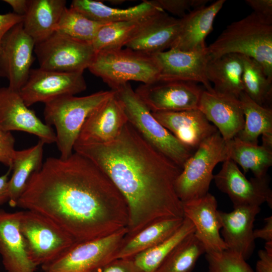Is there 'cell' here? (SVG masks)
<instances>
[{"instance_id": "6da1fadb", "label": "cell", "mask_w": 272, "mask_h": 272, "mask_svg": "<svg viewBox=\"0 0 272 272\" xmlns=\"http://www.w3.org/2000/svg\"><path fill=\"white\" fill-rule=\"evenodd\" d=\"M17 207L37 212L78 243L127 228V202L109 177L75 152L66 159L49 157L33 173Z\"/></svg>"}, {"instance_id": "7a4b0ae2", "label": "cell", "mask_w": 272, "mask_h": 272, "mask_svg": "<svg viewBox=\"0 0 272 272\" xmlns=\"http://www.w3.org/2000/svg\"><path fill=\"white\" fill-rule=\"evenodd\" d=\"M74 151L103 171L128 208V239L161 220L184 218L175 190L182 168L147 142L128 122L113 141L77 144Z\"/></svg>"}, {"instance_id": "3957f363", "label": "cell", "mask_w": 272, "mask_h": 272, "mask_svg": "<svg viewBox=\"0 0 272 272\" xmlns=\"http://www.w3.org/2000/svg\"><path fill=\"white\" fill-rule=\"evenodd\" d=\"M207 51L209 60L229 53L253 58L272 80V19L253 12L227 26Z\"/></svg>"}, {"instance_id": "277c9868", "label": "cell", "mask_w": 272, "mask_h": 272, "mask_svg": "<svg viewBox=\"0 0 272 272\" xmlns=\"http://www.w3.org/2000/svg\"><path fill=\"white\" fill-rule=\"evenodd\" d=\"M115 93L100 91L82 97L63 96L45 103V123L54 126L56 142L62 159L70 157L82 126L88 116Z\"/></svg>"}, {"instance_id": "5b68a950", "label": "cell", "mask_w": 272, "mask_h": 272, "mask_svg": "<svg viewBox=\"0 0 272 272\" xmlns=\"http://www.w3.org/2000/svg\"><path fill=\"white\" fill-rule=\"evenodd\" d=\"M121 101L128 122L154 148L182 168L193 154L154 116L128 83L114 90Z\"/></svg>"}, {"instance_id": "8992f818", "label": "cell", "mask_w": 272, "mask_h": 272, "mask_svg": "<svg viewBox=\"0 0 272 272\" xmlns=\"http://www.w3.org/2000/svg\"><path fill=\"white\" fill-rule=\"evenodd\" d=\"M88 69L113 90L130 81L153 83L159 76L152 55L126 48L97 52Z\"/></svg>"}, {"instance_id": "52a82bcc", "label": "cell", "mask_w": 272, "mask_h": 272, "mask_svg": "<svg viewBox=\"0 0 272 272\" xmlns=\"http://www.w3.org/2000/svg\"><path fill=\"white\" fill-rule=\"evenodd\" d=\"M228 158L225 141L220 132L205 139L187 159L175 182L177 196L182 202L209 192L215 166Z\"/></svg>"}, {"instance_id": "ba28073f", "label": "cell", "mask_w": 272, "mask_h": 272, "mask_svg": "<svg viewBox=\"0 0 272 272\" xmlns=\"http://www.w3.org/2000/svg\"><path fill=\"white\" fill-rule=\"evenodd\" d=\"M20 229L28 256L37 267L52 262L77 243L53 221L34 211H21Z\"/></svg>"}, {"instance_id": "9c48e42d", "label": "cell", "mask_w": 272, "mask_h": 272, "mask_svg": "<svg viewBox=\"0 0 272 272\" xmlns=\"http://www.w3.org/2000/svg\"><path fill=\"white\" fill-rule=\"evenodd\" d=\"M127 233L125 228L104 237L77 243L41 266L42 272H94L114 260Z\"/></svg>"}, {"instance_id": "30bf717a", "label": "cell", "mask_w": 272, "mask_h": 272, "mask_svg": "<svg viewBox=\"0 0 272 272\" xmlns=\"http://www.w3.org/2000/svg\"><path fill=\"white\" fill-rule=\"evenodd\" d=\"M39 67L62 72H83L88 69L96 52L92 43L55 32L35 45Z\"/></svg>"}, {"instance_id": "8fae6325", "label": "cell", "mask_w": 272, "mask_h": 272, "mask_svg": "<svg viewBox=\"0 0 272 272\" xmlns=\"http://www.w3.org/2000/svg\"><path fill=\"white\" fill-rule=\"evenodd\" d=\"M83 73L31 69L19 91L29 107L38 102L45 104L61 96L75 95L87 88Z\"/></svg>"}, {"instance_id": "7c38bea8", "label": "cell", "mask_w": 272, "mask_h": 272, "mask_svg": "<svg viewBox=\"0 0 272 272\" xmlns=\"http://www.w3.org/2000/svg\"><path fill=\"white\" fill-rule=\"evenodd\" d=\"M35 43L24 30L22 22L12 28L0 44V77L8 86L20 91L27 80L34 61Z\"/></svg>"}, {"instance_id": "4fadbf2b", "label": "cell", "mask_w": 272, "mask_h": 272, "mask_svg": "<svg viewBox=\"0 0 272 272\" xmlns=\"http://www.w3.org/2000/svg\"><path fill=\"white\" fill-rule=\"evenodd\" d=\"M202 90L196 83L158 80L135 90L152 112L198 109Z\"/></svg>"}, {"instance_id": "5bb4252c", "label": "cell", "mask_w": 272, "mask_h": 272, "mask_svg": "<svg viewBox=\"0 0 272 272\" xmlns=\"http://www.w3.org/2000/svg\"><path fill=\"white\" fill-rule=\"evenodd\" d=\"M213 179L218 189L228 195L233 207L260 206L266 202L271 208L272 191L267 176L248 179L238 165L227 158L223 162L219 172L214 175Z\"/></svg>"}, {"instance_id": "9a60e30c", "label": "cell", "mask_w": 272, "mask_h": 272, "mask_svg": "<svg viewBox=\"0 0 272 272\" xmlns=\"http://www.w3.org/2000/svg\"><path fill=\"white\" fill-rule=\"evenodd\" d=\"M0 127L5 131H21L36 135L45 144L56 142L51 126L43 123L24 101L19 91L0 87Z\"/></svg>"}, {"instance_id": "2e32d148", "label": "cell", "mask_w": 272, "mask_h": 272, "mask_svg": "<svg viewBox=\"0 0 272 272\" xmlns=\"http://www.w3.org/2000/svg\"><path fill=\"white\" fill-rule=\"evenodd\" d=\"M152 56L159 70L158 80L200 83L205 90L213 89L206 74L209 60L207 47L192 51L170 48Z\"/></svg>"}, {"instance_id": "e0dca14e", "label": "cell", "mask_w": 272, "mask_h": 272, "mask_svg": "<svg viewBox=\"0 0 272 272\" xmlns=\"http://www.w3.org/2000/svg\"><path fill=\"white\" fill-rule=\"evenodd\" d=\"M198 109L214 123L222 137L228 142L244 126L245 119L239 98L213 89L203 90Z\"/></svg>"}, {"instance_id": "ac0fdd59", "label": "cell", "mask_w": 272, "mask_h": 272, "mask_svg": "<svg viewBox=\"0 0 272 272\" xmlns=\"http://www.w3.org/2000/svg\"><path fill=\"white\" fill-rule=\"evenodd\" d=\"M184 217L195 228V236L203 244L206 253L227 249L220 230L222 225L215 197L208 192L205 195L182 202Z\"/></svg>"}, {"instance_id": "d6986e66", "label": "cell", "mask_w": 272, "mask_h": 272, "mask_svg": "<svg viewBox=\"0 0 272 272\" xmlns=\"http://www.w3.org/2000/svg\"><path fill=\"white\" fill-rule=\"evenodd\" d=\"M127 122L124 107L115 93L88 116L76 143H109L118 137Z\"/></svg>"}, {"instance_id": "ffe728a7", "label": "cell", "mask_w": 272, "mask_h": 272, "mask_svg": "<svg viewBox=\"0 0 272 272\" xmlns=\"http://www.w3.org/2000/svg\"><path fill=\"white\" fill-rule=\"evenodd\" d=\"M181 18L169 16L165 12L147 18L125 47L152 55L172 47L181 26Z\"/></svg>"}, {"instance_id": "44dd1931", "label": "cell", "mask_w": 272, "mask_h": 272, "mask_svg": "<svg viewBox=\"0 0 272 272\" xmlns=\"http://www.w3.org/2000/svg\"><path fill=\"white\" fill-rule=\"evenodd\" d=\"M230 212L219 211L223 240L227 249L241 255L246 260L255 249L254 222L260 206L233 207Z\"/></svg>"}, {"instance_id": "7402d4cb", "label": "cell", "mask_w": 272, "mask_h": 272, "mask_svg": "<svg viewBox=\"0 0 272 272\" xmlns=\"http://www.w3.org/2000/svg\"><path fill=\"white\" fill-rule=\"evenodd\" d=\"M152 114L179 141L192 150L218 131L198 109Z\"/></svg>"}, {"instance_id": "603a6c76", "label": "cell", "mask_w": 272, "mask_h": 272, "mask_svg": "<svg viewBox=\"0 0 272 272\" xmlns=\"http://www.w3.org/2000/svg\"><path fill=\"white\" fill-rule=\"evenodd\" d=\"M21 211L0 209V254L7 272H35L20 229Z\"/></svg>"}, {"instance_id": "cb8c5ba5", "label": "cell", "mask_w": 272, "mask_h": 272, "mask_svg": "<svg viewBox=\"0 0 272 272\" xmlns=\"http://www.w3.org/2000/svg\"><path fill=\"white\" fill-rule=\"evenodd\" d=\"M225 2L218 0L209 6L193 9L181 18L179 34L171 48L184 51L206 49L205 40L213 30L215 18Z\"/></svg>"}, {"instance_id": "d4e9b609", "label": "cell", "mask_w": 272, "mask_h": 272, "mask_svg": "<svg viewBox=\"0 0 272 272\" xmlns=\"http://www.w3.org/2000/svg\"><path fill=\"white\" fill-rule=\"evenodd\" d=\"M70 8L91 20L103 23L140 20L165 12L155 0L144 1L138 5L126 9L110 7L98 1L74 0Z\"/></svg>"}, {"instance_id": "484cf974", "label": "cell", "mask_w": 272, "mask_h": 272, "mask_svg": "<svg viewBox=\"0 0 272 272\" xmlns=\"http://www.w3.org/2000/svg\"><path fill=\"white\" fill-rule=\"evenodd\" d=\"M66 4L65 0H30L22 25L25 32L35 44L56 32Z\"/></svg>"}, {"instance_id": "4316f807", "label": "cell", "mask_w": 272, "mask_h": 272, "mask_svg": "<svg viewBox=\"0 0 272 272\" xmlns=\"http://www.w3.org/2000/svg\"><path fill=\"white\" fill-rule=\"evenodd\" d=\"M243 70L242 55L229 53L210 59L206 67V74L209 82L214 83V90L239 98L244 92Z\"/></svg>"}, {"instance_id": "83f0119b", "label": "cell", "mask_w": 272, "mask_h": 272, "mask_svg": "<svg viewBox=\"0 0 272 272\" xmlns=\"http://www.w3.org/2000/svg\"><path fill=\"white\" fill-rule=\"evenodd\" d=\"M184 218H171L159 220L146 227L132 237L124 239L114 259L133 258L173 235L181 226Z\"/></svg>"}, {"instance_id": "f1b7e54d", "label": "cell", "mask_w": 272, "mask_h": 272, "mask_svg": "<svg viewBox=\"0 0 272 272\" xmlns=\"http://www.w3.org/2000/svg\"><path fill=\"white\" fill-rule=\"evenodd\" d=\"M44 143L39 140L34 146L22 150H16L12 161V175L9 181L10 207L15 208L31 175L43 164Z\"/></svg>"}, {"instance_id": "f546056e", "label": "cell", "mask_w": 272, "mask_h": 272, "mask_svg": "<svg viewBox=\"0 0 272 272\" xmlns=\"http://www.w3.org/2000/svg\"><path fill=\"white\" fill-rule=\"evenodd\" d=\"M226 144L228 158L239 165L244 174L250 171L255 178L267 176V170L272 165V151L261 145L243 141L236 137Z\"/></svg>"}, {"instance_id": "4dcf8cb0", "label": "cell", "mask_w": 272, "mask_h": 272, "mask_svg": "<svg viewBox=\"0 0 272 272\" xmlns=\"http://www.w3.org/2000/svg\"><path fill=\"white\" fill-rule=\"evenodd\" d=\"M239 98L245 123L244 127L236 137L247 143L258 144V138L260 135L272 133V108L259 105L244 92Z\"/></svg>"}, {"instance_id": "1f68e13d", "label": "cell", "mask_w": 272, "mask_h": 272, "mask_svg": "<svg viewBox=\"0 0 272 272\" xmlns=\"http://www.w3.org/2000/svg\"><path fill=\"white\" fill-rule=\"evenodd\" d=\"M242 57L244 92L259 105L272 108V80L258 62L247 56L242 55Z\"/></svg>"}, {"instance_id": "d6a6232c", "label": "cell", "mask_w": 272, "mask_h": 272, "mask_svg": "<svg viewBox=\"0 0 272 272\" xmlns=\"http://www.w3.org/2000/svg\"><path fill=\"white\" fill-rule=\"evenodd\" d=\"M194 232L192 223L184 217L181 226L170 237L134 256L133 258L135 263L144 272H156L173 249Z\"/></svg>"}, {"instance_id": "836d02e7", "label": "cell", "mask_w": 272, "mask_h": 272, "mask_svg": "<svg viewBox=\"0 0 272 272\" xmlns=\"http://www.w3.org/2000/svg\"><path fill=\"white\" fill-rule=\"evenodd\" d=\"M147 18L103 25L92 42L95 51L97 53L122 48L134 37Z\"/></svg>"}, {"instance_id": "e575fe53", "label": "cell", "mask_w": 272, "mask_h": 272, "mask_svg": "<svg viewBox=\"0 0 272 272\" xmlns=\"http://www.w3.org/2000/svg\"><path fill=\"white\" fill-rule=\"evenodd\" d=\"M205 253L203 244L193 233L173 249L156 272H191Z\"/></svg>"}, {"instance_id": "d590c367", "label": "cell", "mask_w": 272, "mask_h": 272, "mask_svg": "<svg viewBox=\"0 0 272 272\" xmlns=\"http://www.w3.org/2000/svg\"><path fill=\"white\" fill-rule=\"evenodd\" d=\"M105 24L91 20L80 12L66 7L61 16L56 31L74 39L92 43L98 30Z\"/></svg>"}, {"instance_id": "8d00e7d4", "label": "cell", "mask_w": 272, "mask_h": 272, "mask_svg": "<svg viewBox=\"0 0 272 272\" xmlns=\"http://www.w3.org/2000/svg\"><path fill=\"white\" fill-rule=\"evenodd\" d=\"M206 258L207 272H254L241 255L228 249L206 253Z\"/></svg>"}, {"instance_id": "74e56055", "label": "cell", "mask_w": 272, "mask_h": 272, "mask_svg": "<svg viewBox=\"0 0 272 272\" xmlns=\"http://www.w3.org/2000/svg\"><path fill=\"white\" fill-rule=\"evenodd\" d=\"M165 12L183 18L191 9H194L206 5L209 0H155Z\"/></svg>"}, {"instance_id": "f35d334b", "label": "cell", "mask_w": 272, "mask_h": 272, "mask_svg": "<svg viewBox=\"0 0 272 272\" xmlns=\"http://www.w3.org/2000/svg\"><path fill=\"white\" fill-rule=\"evenodd\" d=\"M15 144V139L11 132L5 131L0 127V163L10 169L16 151Z\"/></svg>"}, {"instance_id": "ab89813d", "label": "cell", "mask_w": 272, "mask_h": 272, "mask_svg": "<svg viewBox=\"0 0 272 272\" xmlns=\"http://www.w3.org/2000/svg\"><path fill=\"white\" fill-rule=\"evenodd\" d=\"M94 272H144L133 258H118L107 263Z\"/></svg>"}, {"instance_id": "60d3db41", "label": "cell", "mask_w": 272, "mask_h": 272, "mask_svg": "<svg viewBox=\"0 0 272 272\" xmlns=\"http://www.w3.org/2000/svg\"><path fill=\"white\" fill-rule=\"evenodd\" d=\"M23 16L13 12L0 14V44L7 32L14 26L23 22Z\"/></svg>"}, {"instance_id": "b9f144b4", "label": "cell", "mask_w": 272, "mask_h": 272, "mask_svg": "<svg viewBox=\"0 0 272 272\" xmlns=\"http://www.w3.org/2000/svg\"><path fill=\"white\" fill-rule=\"evenodd\" d=\"M245 2L254 10V12L272 19L271 0H246Z\"/></svg>"}, {"instance_id": "7bdbcfd3", "label": "cell", "mask_w": 272, "mask_h": 272, "mask_svg": "<svg viewBox=\"0 0 272 272\" xmlns=\"http://www.w3.org/2000/svg\"><path fill=\"white\" fill-rule=\"evenodd\" d=\"M259 260L256 265V272H272V254L265 250L258 251Z\"/></svg>"}, {"instance_id": "ee69618b", "label": "cell", "mask_w": 272, "mask_h": 272, "mask_svg": "<svg viewBox=\"0 0 272 272\" xmlns=\"http://www.w3.org/2000/svg\"><path fill=\"white\" fill-rule=\"evenodd\" d=\"M264 225L260 229L253 231V236L255 239H262L266 242L272 241V216L264 219Z\"/></svg>"}, {"instance_id": "f6af8a7d", "label": "cell", "mask_w": 272, "mask_h": 272, "mask_svg": "<svg viewBox=\"0 0 272 272\" xmlns=\"http://www.w3.org/2000/svg\"><path fill=\"white\" fill-rule=\"evenodd\" d=\"M11 171L9 168L6 173L0 176V206L9 201V181Z\"/></svg>"}, {"instance_id": "bcb514c9", "label": "cell", "mask_w": 272, "mask_h": 272, "mask_svg": "<svg viewBox=\"0 0 272 272\" xmlns=\"http://www.w3.org/2000/svg\"><path fill=\"white\" fill-rule=\"evenodd\" d=\"M3 2L12 7L13 13L23 17L28 11L30 3V0H4Z\"/></svg>"}, {"instance_id": "7dc6e473", "label": "cell", "mask_w": 272, "mask_h": 272, "mask_svg": "<svg viewBox=\"0 0 272 272\" xmlns=\"http://www.w3.org/2000/svg\"><path fill=\"white\" fill-rule=\"evenodd\" d=\"M261 135V146L267 150L272 151V133H267Z\"/></svg>"}, {"instance_id": "c3c4849f", "label": "cell", "mask_w": 272, "mask_h": 272, "mask_svg": "<svg viewBox=\"0 0 272 272\" xmlns=\"http://www.w3.org/2000/svg\"><path fill=\"white\" fill-rule=\"evenodd\" d=\"M264 248L267 253L272 254V241L266 242Z\"/></svg>"}]
</instances>
